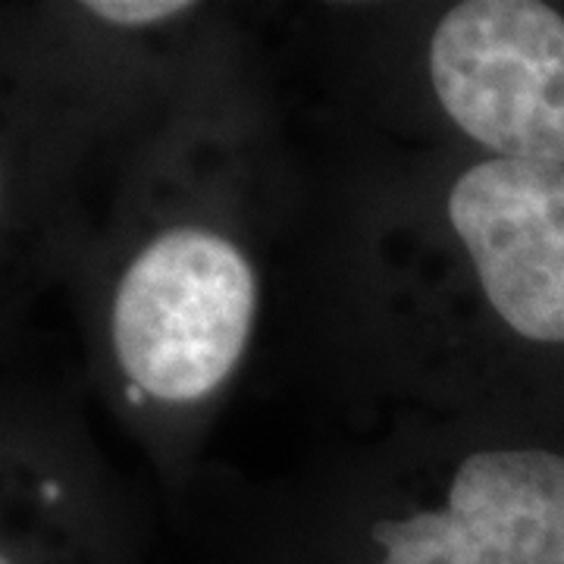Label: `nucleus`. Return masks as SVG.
<instances>
[{
    "label": "nucleus",
    "mask_w": 564,
    "mask_h": 564,
    "mask_svg": "<svg viewBox=\"0 0 564 564\" xmlns=\"http://www.w3.org/2000/svg\"><path fill=\"white\" fill-rule=\"evenodd\" d=\"M85 10L104 22L139 29V25H158V22L185 17L195 10V3H185V0H88Z\"/></svg>",
    "instance_id": "obj_4"
},
{
    "label": "nucleus",
    "mask_w": 564,
    "mask_h": 564,
    "mask_svg": "<svg viewBox=\"0 0 564 564\" xmlns=\"http://www.w3.org/2000/svg\"><path fill=\"white\" fill-rule=\"evenodd\" d=\"M445 210L492 311L530 343H564V166L474 163Z\"/></svg>",
    "instance_id": "obj_3"
},
{
    "label": "nucleus",
    "mask_w": 564,
    "mask_h": 564,
    "mask_svg": "<svg viewBox=\"0 0 564 564\" xmlns=\"http://www.w3.org/2000/svg\"><path fill=\"white\" fill-rule=\"evenodd\" d=\"M448 120L499 161L564 166V17L540 0H464L430 39Z\"/></svg>",
    "instance_id": "obj_2"
},
{
    "label": "nucleus",
    "mask_w": 564,
    "mask_h": 564,
    "mask_svg": "<svg viewBox=\"0 0 564 564\" xmlns=\"http://www.w3.org/2000/svg\"><path fill=\"white\" fill-rule=\"evenodd\" d=\"M258 314V276L220 232L173 226L117 282L110 336L129 383L161 402H198L242 358Z\"/></svg>",
    "instance_id": "obj_1"
}]
</instances>
